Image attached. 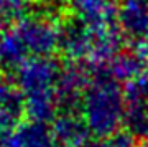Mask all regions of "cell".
Instances as JSON below:
<instances>
[{
	"instance_id": "8",
	"label": "cell",
	"mask_w": 148,
	"mask_h": 147,
	"mask_svg": "<svg viewBox=\"0 0 148 147\" xmlns=\"http://www.w3.org/2000/svg\"><path fill=\"white\" fill-rule=\"evenodd\" d=\"M33 7L35 0H0V33L30 15Z\"/></svg>"
},
{
	"instance_id": "3",
	"label": "cell",
	"mask_w": 148,
	"mask_h": 147,
	"mask_svg": "<svg viewBox=\"0 0 148 147\" xmlns=\"http://www.w3.org/2000/svg\"><path fill=\"white\" fill-rule=\"evenodd\" d=\"M81 119L97 139L114 136L125 117V99L119 81L110 74H97L87 81L79 99Z\"/></svg>"
},
{
	"instance_id": "10",
	"label": "cell",
	"mask_w": 148,
	"mask_h": 147,
	"mask_svg": "<svg viewBox=\"0 0 148 147\" xmlns=\"http://www.w3.org/2000/svg\"><path fill=\"white\" fill-rule=\"evenodd\" d=\"M61 147H66V146H61Z\"/></svg>"
},
{
	"instance_id": "9",
	"label": "cell",
	"mask_w": 148,
	"mask_h": 147,
	"mask_svg": "<svg viewBox=\"0 0 148 147\" xmlns=\"http://www.w3.org/2000/svg\"><path fill=\"white\" fill-rule=\"evenodd\" d=\"M140 147H148V139H145V142H143V144H142Z\"/></svg>"
},
{
	"instance_id": "6",
	"label": "cell",
	"mask_w": 148,
	"mask_h": 147,
	"mask_svg": "<svg viewBox=\"0 0 148 147\" xmlns=\"http://www.w3.org/2000/svg\"><path fill=\"white\" fill-rule=\"evenodd\" d=\"M120 32L140 42L148 33V0H122L117 7Z\"/></svg>"
},
{
	"instance_id": "7",
	"label": "cell",
	"mask_w": 148,
	"mask_h": 147,
	"mask_svg": "<svg viewBox=\"0 0 148 147\" xmlns=\"http://www.w3.org/2000/svg\"><path fill=\"white\" fill-rule=\"evenodd\" d=\"M76 18L89 25H114L117 18L115 0H69Z\"/></svg>"
},
{
	"instance_id": "4",
	"label": "cell",
	"mask_w": 148,
	"mask_h": 147,
	"mask_svg": "<svg viewBox=\"0 0 148 147\" xmlns=\"http://www.w3.org/2000/svg\"><path fill=\"white\" fill-rule=\"evenodd\" d=\"M125 117L132 134L148 139V71L128 84L125 94Z\"/></svg>"
},
{
	"instance_id": "2",
	"label": "cell",
	"mask_w": 148,
	"mask_h": 147,
	"mask_svg": "<svg viewBox=\"0 0 148 147\" xmlns=\"http://www.w3.org/2000/svg\"><path fill=\"white\" fill-rule=\"evenodd\" d=\"M64 66L51 56L27 61L15 69V83L23 111L33 121H48L61 107Z\"/></svg>"
},
{
	"instance_id": "5",
	"label": "cell",
	"mask_w": 148,
	"mask_h": 147,
	"mask_svg": "<svg viewBox=\"0 0 148 147\" xmlns=\"http://www.w3.org/2000/svg\"><path fill=\"white\" fill-rule=\"evenodd\" d=\"M23 112L20 93L0 64V136L13 131L20 124Z\"/></svg>"
},
{
	"instance_id": "1",
	"label": "cell",
	"mask_w": 148,
	"mask_h": 147,
	"mask_svg": "<svg viewBox=\"0 0 148 147\" xmlns=\"http://www.w3.org/2000/svg\"><path fill=\"white\" fill-rule=\"evenodd\" d=\"M61 32L53 15L33 10L0 33V64L16 69L27 61L51 56L61 48Z\"/></svg>"
}]
</instances>
